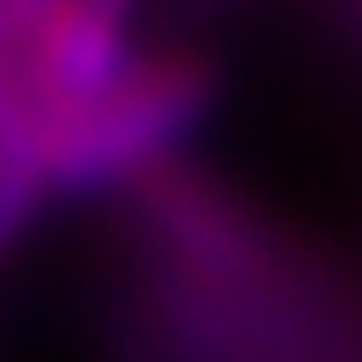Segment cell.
I'll return each mask as SVG.
<instances>
[{
  "instance_id": "1",
  "label": "cell",
  "mask_w": 362,
  "mask_h": 362,
  "mask_svg": "<svg viewBox=\"0 0 362 362\" xmlns=\"http://www.w3.org/2000/svg\"><path fill=\"white\" fill-rule=\"evenodd\" d=\"M206 95L212 73L195 56H139L100 100H90L40 145L45 201L156 173L173 139L201 117Z\"/></svg>"
}]
</instances>
